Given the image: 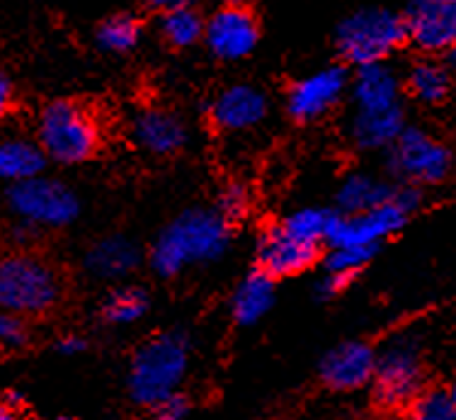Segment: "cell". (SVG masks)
<instances>
[{
  "instance_id": "1",
  "label": "cell",
  "mask_w": 456,
  "mask_h": 420,
  "mask_svg": "<svg viewBox=\"0 0 456 420\" xmlns=\"http://www.w3.org/2000/svg\"><path fill=\"white\" fill-rule=\"evenodd\" d=\"M226 219L209 210H192L180 214L159 236L151 251V265L159 275L173 277L192 265L211 263L228 248Z\"/></svg>"
},
{
  "instance_id": "2",
  "label": "cell",
  "mask_w": 456,
  "mask_h": 420,
  "mask_svg": "<svg viewBox=\"0 0 456 420\" xmlns=\"http://www.w3.org/2000/svg\"><path fill=\"white\" fill-rule=\"evenodd\" d=\"M187 341L180 333H163L134 355L129 369V391L141 406H156L170 394H175L187 375Z\"/></svg>"
},
{
  "instance_id": "3",
  "label": "cell",
  "mask_w": 456,
  "mask_h": 420,
  "mask_svg": "<svg viewBox=\"0 0 456 420\" xmlns=\"http://www.w3.org/2000/svg\"><path fill=\"white\" fill-rule=\"evenodd\" d=\"M408 39L405 18L394 10L364 8L345 20L338 29V52L354 66L379 63Z\"/></svg>"
},
{
  "instance_id": "4",
  "label": "cell",
  "mask_w": 456,
  "mask_h": 420,
  "mask_svg": "<svg viewBox=\"0 0 456 420\" xmlns=\"http://www.w3.org/2000/svg\"><path fill=\"white\" fill-rule=\"evenodd\" d=\"M59 297V280L46 263L32 255L0 260V309L15 314H42Z\"/></svg>"
},
{
  "instance_id": "5",
  "label": "cell",
  "mask_w": 456,
  "mask_h": 420,
  "mask_svg": "<svg viewBox=\"0 0 456 420\" xmlns=\"http://www.w3.org/2000/svg\"><path fill=\"white\" fill-rule=\"evenodd\" d=\"M39 146L59 163H80L97 149L95 119L73 103H52L39 117Z\"/></svg>"
},
{
  "instance_id": "6",
  "label": "cell",
  "mask_w": 456,
  "mask_h": 420,
  "mask_svg": "<svg viewBox=\"0 0 456 420\" xmlns=\"http://www.w3.org/2000/svg\"><path fill=\"white\" fill-rule=\"evenodd\" d=\"M8 204L20 221L49 228L69 226L80 211L78 197L70 187L42 176L10 185Z\"/></svg>"
},
{
  "instance_id": "7",
  "label": "cell",
  "mask_w": 456,
  "mask_h": 420,
  "mask_svg": "<svg viewBox=\"0 0 456 420\" xmlns=\"http://www.w3.org/2000/svg\"><path fill=\"white\" fill-rule=\"evenodd\" d=\"M408 219V211L395 200L384 202L374 210L342 211L338 217H328L325 243L335 245H364L379 248L384 238L401 231Z\"/></svg>"
},
{
  "instance_id": "8",
  "label": "cell",
  "mask_w": 456,
  "mask_h": 420,
  "mask_svg": "<svg viewBox=\"0 0 456 420\" xmlns=\"http://www.w3.org/2000/svg\"><path fill=\"white\" fill-rule=\"evenodd\" d=\"M377 394L387 406H405L418 399L422 382L420 352L418 345L408 338L388 342L377 355Z\"/></svg>"
},
{
  "instance_id": "9",
  "label": "cell",
  "mask_w": 456,
  "mask_h": 420,
  "mask_svg": "<svg viewBox=\"0 0 456 420\" xmlns=\"http://www.w3.org/2000/svg\"><path fill=\"white\" fill-rule=\"evenodd\" d=\"M391 168L412 183H439L449 176L452 153L442 141L432 139L420 129H403L391 144Z\"/></svg>"
},
{
  "instance_id": "10",
  "label": "cell",
  "mask_w": 456,
  "mask_h": 420,
  "mask_svg": "<svg viewBox=\"0 0 456 420\" xmlns=\"http://www.w3.org/2000/svg\"><path fill=\"white\" fill-rule=\"evenodd\" d=\"M204 39L214 56L226 59V62H238L257 46L260 27L243 3H228L207 20Z\"/></svg>"
},
{
  "instance_id": "11",
  "label": "cell",
  "mask_w": 456,
  "mask_h": 420,
  "mask_svg": "<svg viewBox=\"0 0 456 420\" xmlns=\"http://www.w3.org/2000/svg\"><path fill=\"white\" fill-rule=\"evenodd\" d=\"M403 18L408 37L425 52L456 45V0H411Z\"/></svg>"
},
{
  "instance_id": "12",
  "label": "cell",
  "mask_w": 456,
  "mask_h": 420,
  "mask_svg": "<svg viewBox=\"0 0 456 420\" xmlns=\"http://www.w3.org/2000/svg\"><path fill=\"white\" fill-rule=\"evenodd\" d=\"M347 88V73L342 69H323L298 80L289 93V114L298 122H311L321 114L330 112L340 103Z\"/></svg>"
},
{
  "instance_id": "13",
  "label": "cell",
  "mask_w": 456,
  "mask_h": 420,
  "mask_svg": "<svg viewBox=\"0 0 456 420\" xmlns=\"http://www.w3.org/2000/svg\"><path fill=\"white\" fill-rule=\"evenodd\" d=\"M316 255L318 245L301 241L280 224L270 228L260 241L257 263H260V270L273 277H289L311 268L316 263Z\"/></svg>"
},
{
  "instance_id": "14",
  "label": "cell",
  "mask_w": 456,
  "mask_h": 420,
  "mask_svg": "<svg viewBox=\"0 0 456 420\" xmlns=\"http://www.w3.org/2000/svg\"><path fill=\"white\" fill-rule=\"evenodd\" d=\"M377 372V355L364 342H345L325 355L321 362V376L330 389L352 391L369 384Z\"/></svg>"
},
{
  "instance_id": "15",
  "label": "cell",
  "mask_w": 456,
  "mask_h": 420,
  "mask_svg": "<svg viewBox=\"0 0 456 420\" xmlns=\"http://www.w3.org/2000/svg\"><path fill=\"white\" fill-rule=\"evenodd\" d=\"M267 97L253 86H231L211 105V119L224 132H248L263 122Z\"/></svg>"
},
{
  "instance_id": "16",
  "label": "cell",
  "mask_w": 456,
  "mask_h": 420,
  "mask_svg": "<svg viewBox=\"0 0 456 420\" xmlns=\"http://www.w3.org/2000/svg\"><path fill=\"white\" fill-rule=\"evenodd\" d=\"M354 105L357 112H394L401 107V86L394 70L384 63H367L360 66V73L354 78Z\"/></svg>"
},
{
  "instance_id": "17",
  "label": "cell",
  "mask_w": 456,
  "mask_h": 420,
  "mask_svg": "<svg viewBox=\"0 0 456 420\" xmlns=\"http://www.w3.org/2000/svg\"><path fill=\"white\" fill-rule=\"evenodd\" d=\"M132 136L141 149L153 156H173L187 141V129L175 114L166 110H146L132 124Z\"/></svg>"
},
{
  "instance_id": "18",
  "label": "cell",
  "mask_w": 456,
  "mask_h": 420,
  "mask_svg": "<svg viewBox=\"0 0 456 420\" xmlns=\"http://www.w3.org/2000/svg\"><path fill=\"white\" fill-rule=\"evenodd\" d=\"M274 301V277L265 270L248 275L233 294V318L240 325H255Z\"/></svg>"
},
{
  "instance_id": "19",
  "label": "cell",
  "mask_w": 456,
  "mask_h": 420,
  "mask_svg": "<svg viewBox=\"0 0 456 420\" xmlns=\"http://www.w3.org/2000/svg\"><path fill=\"white\" fill-rule=\"evenodd\" d=\"M88 270L97 277H124L139 265V251L129 238L110 236L97 241L86 258Z\"/></svg>"
},
{
  "instance_id": "20",
  "label": "cell",
  "mask_w": 456,
  "mask_h": 420,
  "mask_svg": "<svg viewBox=\"0 0 456 420\" xmlns=\"http://www.w3.org/2000/svg\"><path fill=\"white\" fill-rule=\"evenodd\" d=\"M45 149L29 139L0 141V180L3 183H22L27 177L45 173Z\"/></svg>"
},
{
  "instance_id": "21",
  "label": "cell",
  "mask_w": 456,
  "mask_h": 420,
  "mask_svg": "<svg viewBox=\"0 0 456 420\" xmlns=\"http://www.w3.org/2000/svg\"><path fill=\"white\" fill-rule=\"evenodd\" d=\"M395 197V190L384 180H377L371 176H350L342 183L338 202H340L342 211H364L374 210L384 202H391Z\"/></svg>"
},
{
  "instance_id": "22",
  "label": "cell",
  "mask_w": 456,
  "mask_h": 420,
  "mask_svg": "<svg viewBox=\"0 0 456 420\" xmlns=\"http://www.w3.org/2000/svg\"><path fill=\"white\" fill-rule=\"evenodd\" d=\"M204 27H207V22L192 5L167 8L163 20H160V32L166 37V42L177 46V49L197 45L204 37Z\"/></svg>"
},
{
  "instance_id": "23",
  "label": "cell",
  "mask_w": 456,
  "mask_h": 420,
  "mask_svg": "<svg viewBox=\"0 0 456 420\" xmlns=\"http://www.w3.org/2000/svg\"><path fill=\"white\" fill-rule=\"evenodd\" d=\"M408 88L422 103H442L449 93V73L442 63L422 62L411 70Z\"/></svg>"
},
{
  "instance_id": "24",
  "label": "cell",
  "mask_w": 456,
  "mask_h": 420,
  "mask_svg": "<svg viewBox=\"0 0 456 420\" xmlns=\"http://www.w3.org/2000/svg\"><path fill=\"white\" fill-rule=\"evenodd\" d=\"M136 42H139V22L129 15H117L97 27V45L105 52H129L136 46Z\"/></svg>"
},
{
  "instance_id": "25",
  "label": "cell",
  "mask_w": 456,
  "mask_h": 420,
  "mask_svg": "<svg viewBox=\"0 0 456 420\" xmlns=\"http://www.w3.org/2000/svg\"><path fill=\"white\" fill-rule=\"evenodd\" d=\"M149 311V299L141 289H119L105 304V318L110 324H134Z\"/></svg>"
},
{
  "instance_id": "26",
  "label": "cell",
  "mask_w": 456,
  "mask_h": 420,
  "mask_svg": "<svg viewBox=\"0 0 456 420\" xmlns=\"http://www.w3.org/2000/svg\"><path fill=\"white\" fill-rule=\"evenodd\" d=\"M281 226L306 243L321 245L325 241V231H328V214L318 210L294 211L291 217L281 221Z\"/></svg>"
},
{
  "instance_id": "27",
  "label": "cell",
  "mask_w": 456,
  "mask_h": 420,
  "mask_svg": "<svg viewBox=\"0 0 456 420\" xmlns=\"http://www.w3.org/2000/svg\"><path fill=\"white\" fill-rule=\"evenodd\" d=\"M377 253V248H364V245H335L328 255V270L352 277L354 272L362 270L369 263V258Z\"/></svg>"
},
{
  "instance_id": "28",
  "label": "cell",
  "mask_w": 456,
  "mask_h": 420,
  "mask_svg": "<svg viewBox=\"0 0 456 420\" xmlns=\"http://www.w3.org/2000/svg\"><path fill=\"white\" fill-rule=\"evenodd\" d=\"M412 413L420 420H456L454 399L449 391H428L412 403Z\"/></svg>"
},
{
  "instance_id": "29",
  "label": "cell",
  "mask_w": 456,
  "mask_h": 420,
  "mask_svg": "<svg viewBox=\"0 0 456 420\" xmlns=\"http://www.w3.org/2000/svg\"><path fill=\"white\" fill-rule=\"evenodd\" d=\"M27 341H29V333H27L22 314L0 309V348L18 350V348H25Z\"/></svg>"
},
{
  "instance_id": "30",
  "label": "cell",
  "mask_w": 456,
  "mask_h": 420,
  "mask_svg": "<svg viewBox=\"0 0 456 420\" xmlns=\"http://www.w3.org/2000/svg\"><path fill=\"white\" fill-rule=\"evenodd\" d=\"M153 411L159 413V418L163 420H177V418H184V416L190 413V403H187L184 396H180L175 391V394H170L167 399L156 403V406H153Z\"/></svg>"
},
{
  "instance_id": "31",
  "label": "cell",
  "mask_w": 456,
  "mask_h": 420,
  "mask_svg": "<svg viewBox=\"0 0 456 420\" xmlns=\"http://www.w3.org/2000/svg\"><path fill=\"white\" fill-rule=\"evenodd\" d=\"M221 207H224V211H228V214H238V211L246 210V194H243V190H240L238 185L228 187L226 193H224V197H221Z\"/></svg>"
},
{
  "instance_id": "32",
  "label": "cell",
  "mask_w": 456,
  "mask_h": 420,
  "mask_svg": "<svg viewBox=\"0 0 456 420\" xmlns=\"http://www.w3.org/2000/svg\"><path fill=\"white\" fill-rule=\"evenodd\" d=\"M347 280H350V277L328 270V275H325L323 280L318 282V294H321V297H335V294L347 284Z\"/></svg>"
},
{
  "instance_id": "33",
  "label": "cell",
  "mask_w": 456,
  "mask_h": 420,
  "mask_svg": "<svg viewBox=\"0 0 456 420\" xmlns=\"http://www.w3.org/2000/svg\"><path fill=\"white\" fill-rule=\"evenodd\" d=\"M83 350H86V341L80 335H66L59 341V352L63 355H78Z\"/></svg>"
},
{
  "instance_id": "34",
  "label": "cell",
  "mask_w": 456,
  "mask_h": 420,
  "mask_svg": "<svg viewBox=\"0 0 456 420\" xmlns=\"http://www.w3.org/2000/svg\"><path fill=\"white\" fill-rule=\"evenodd\" d=\"M10 103H12V88H10V80L0 73V119L8 114Z\"/></svg>"
},
{
  "instance_id": "35",
  "label": "cell",
  "mask_w": 456,
  "mask_h": 420,
  "mask_svg": "<svg viewBox=\"0 0 456 420\" xmlns=\"http://www.w3.org/2000/svg\"><path fill=\"white\" fill-rule=\"evenodd\" d=\"M156 8L160 10H167V8H177V5H190L192 0H151Z\"/></svg>"
},
{
  "instance_id": "36",
  "label": "cell",
  "mask_w": 456,
  "mask_h": 420,
  "mask_svg": "<svg viewBox=\"0 0 456 420\" xmlns=\"http://www.w3.org/2000/svg\"><path fill=\"white\" fill-rule=\"evenodd\" d=\"M12 418V408L8 403H0V420H10Z\"/></svg>"
},
{
  "instance_id": "37",
  "label": "cell",
  "mask_w": 456,
  "mask_h": 420,
  "mask_svg": "<svg viewBox=\"0 0 456 420\" xmlns=\"http://www.w3.org/2000/svg\"><path fill=\"white\" fill-rule=\"evenodd\" d=\"M447 63L452 66V69H456V45L447 49Z\"/></svg>"
},
{
  "instance_id": "38",
  "label": "cell",
  "mask_w": 456,
  "mask_h": 420,
  "mask_svg": "<svg viewBox=\"0 0 456 420\" xmlns=\"http://www.w3.org/2000/svg\"><path fill=\"white\" fill-rule=\"evenodd\" d=\"M449 394H452V399H454V406H456V384L452 386V391H449Z\"/></svg>"
},
{
  "instance_id": "39",
  "label": "cell",
  "mask_w": 456,
  "mask_h": 420,
  "mask_svg": "<svg viewBox=\"0 0 456 420\" xmlns=\"http://www.w3.org/2000/svg\"><path fill=\"white\" fill-rule=\"evenodd\" d=\"M228 3H246V0H228Z\"/></svg>"
}]
</instances>
